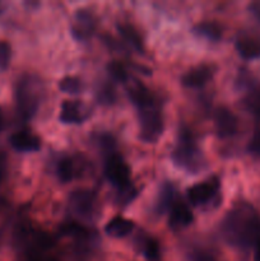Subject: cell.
<instances>
[{"label":"cell","instance_id":"cell-1","mask_svg":"<svg viewBox=\"0 0 260 261\" xmlns=\"http://www.w3.org/2000/svg\"><path fill=\"white\" fill-rule=\"evenodd\" d=\"M222 236L240 250L254 249L260 240V216L249 204H240L222 221Z\"/></svg>","mask_w":260,"mask_h":261},{"label":"cell","instance_id":"cell-2","mask_svg":"<svg viewBox=\"0 0 260 261\" xmlns=\"http://www.w3.org/2000/svg\"><path fill=\"white\" fill-rule=\"evenodd\" d=\"M41 94H42V87L41 82L35 75L22 76L18 81L17 88H15V102H17L18 114L22 119L30 120L35 116L40 106Z\"/></svg>","mask_w":260,"mask_h":261},{"label":"cell","instance_id":"cell-3","mask_svg":"<svg viewBox=\"0 0 260 261\" xmlns=\"http://www.w3.org/2000/svg\"><path fill=\"white\" fill-rule=\"evenodd\" d=\"M171 158L176 166L191 173L200 172L205 167V158L188 132L180 134Z\"/></svg>","mask_w":260,"mask_h":261},{"label":"cell","instance_id":"cell-4","mask_svg":"<svg viewBox=\"0 0 260 261\" xmlns=\"http://www.w3.org/2000/svg\"><path fill=\"white\" fill-rule=\"evenodd\" d=\"M15 244L19 249L31 255V259L41 256L43 251L50 249L54 240L47 233L37 231L30 226H22L15 233Z\"/></svg>","mask_w":260,"mask_h":261},{"label":"cell","instance_id":"cell-5","mask_svg":"<svg viewBox=\"0 0 260 261\" xmlns=\"http://www.w3.org/2000/svg\"><path fill=\"white\" fill-rule=\"evenodd\" d=\"M139 112V125H140V138L147 143L157 142L158 138L162 135L163 124L162 114L158 109L157 103H150L148 106L138 109Z\"/></svg>","mask_w":260,"mask_h":261},{"label":"cell","instance_id":"cell-6","mask_svg":"<svg viewBox=\"0 0 260 261\" xmlns=\"http://www.w3.org/2000/svg\"><path fill=\"white\" fill-rule=\"evenodd\" d=\"M69 206L82 219H91L96 213L97 196L89 190H75L69 198Z\"/></svg>","mask_w":260,"mask_h":261},{"label":"cell","instance_id":"cell-7","mask_svg":"<svg viewBox=\"0 0 260 261\" xmlns=\"http://www.w3.org/2000/svg\"><path fill=\"white\" fill-rule=\"evenodd\" d=\"M221 190V181L218 177H211L208 180L199 182L196 185L188 189V198L191 204L199 205H206L211 203Z\"/></svg>","mask_w":260,"mask_h":261},{"label":"cell","instance_id":"cell-8","mask_svg":"<svg viewBox=\"0 0 260 261\" xmlns=\"http://www.w3.org/2000/svg\"><path fill=\"white\" fill-rule=\"evenodd\" d=\"M105 176L117 189L130 184V168L121 155L110 154L105 165Z\"/></svg>","mask_w":260,"mask_h":261},{"label":"cell","instance_id":"cell-9","mask_svg":"<svg viewBox=\"0 0 260 261\" xmlns=\"http://www.w3.org/2000/svg\"><path fill=\"white\" fill-rule=\"evenodd\" d=\"M97 20L93 13L87 9H81L75 13L73 24H71V35L75 40L84 41L92 37L96 31Z\"/></svg>","mask_w":260,"mask_h":261},{"label":"cell","instance_id":"cell-10","mask_svg":"<svg viewBox=\"0 0 260 261\" xmlns=\"http://www.w3.org/2000/svg\"><path fill=\"white\" fill-rule=\"evenodd\" d=\"M214 125L217 135L222 139L233 137L239 129V121L233 112L227 107H218L214 114Z\"/></svg>","mask_w":260,"mask_h":261},{"label":"cell","instance_id":"cell-11","mask_svg":"<svg viewBox=\"0 0 260 261\" xmlns=\"http://www.w3.org/2000/svg\"><path fill=\"white\" fill-rule=\"evenodd\" d=\"M194 221V216L191 209L183 201H175L170 208L168 214V226L173 231L184 229L190 226Z\"/></svg>","mask_w":260,"mask_h":261},{"label":"cell","instance_id":"cell-12","mask_svg":"<svg viewBox=\"0 0 260 261\" xmlns=\"http://www.w3.org/2000/svg\"><path fill=\"white\" fill-rule=\"evenodd\" d=\"M88 117V110L78 101H64L60 109V120L63 124H82Z\"/></svg>","mask_w":260,"mask_h":261},{"label":"cell","instance_id":"cell-13","mask_svg":"<svg viewBox=\"0 0 260 261\" xmlns=\"http://www.w3.org/2000/svg\"><path fill=\"white\" fill-rule=\"evenodd\" d=\"M213 76V69L209 65H198L181 76V83L188 88H201Z\"/></svg>","mask_w":260,"mask_h":261},{"label":"cell","instance_id":"cell-14","mask_svg":"<svg viewBox=\"0 0 260 261\" xmlns=\"http://www.w3.org/2000/svg\"><path fill=\"white\" fill-rule=\"evenodd\" d=\"M236 50L245 60L260 58V36L242 35L236 41Z\"/></svg>","mask_w":260,"mask_h":261},{"label":"cell","instance_id":"cell-15","mask_svg":"<svg viewBox=\"0 0 260 261\" xmlns=\"http://www.w3.org/2000/svg\"><path fill=\"white\" fill-rule=\"evenodd\" d=\"M83 171V163L78 157H64L59 161L56 173L60 181L69 182L74 178L79 177Z\"/></svg>","mask_w":260,"mask_h":261},{"label":"cell","instance_id":"cell-16","mask_svg":"<svg viewBox=\"0 0 260 261\" xmlns=\"http://www.w3.org/2000/svg\"><path fill=\"white\" fill-rule=\"evenodd\" d=\"M9 142L10 145L18 152H36L41 148L40 139L35 134L24 130L10 135Z\"/></svg>","mask_w":260,"mask_h":261},{"label":"cell","instance_id":"cell-17","mask_svg":"<svg viewBox=\"0 0 260 261\" xmlns=\"http://www.w3.org/2000/svg\"><path fill=\"white\" fill-rule=\"evenodd\" d=\"M127 94H129V98L132 99L133 103L137 106V109H142V107L148 106V105L154 103L155 102L149 89L144 84L137 81L129 84V87H127Z\"/></svg>","mask_w":260,"mask_h":261},{"label":"cell","instance_id":"cell-18","mask_svg":"<svg viewBox=\"0 0 260 261\" xmlns=\"http://www.w3.org/2000/svg\"><path fill=\"white\" fill-rule=\"evenodd\" d=\"M133 229H134V222L124 217H115L105 227L107 236L114 239H124L132 233Z\"/></svg>","mask_w":260,"mask_h":261},{"label":"cell","instance_id":"cell-19","mask_svg":"<svg viewBox=\"0 0 260 261\" xmlns=\"http://www.w3.org/2000/svg\"><path fill=\"white\" fill-rule=\"evenodd\" d=\"M117 30H119L120 36L125 40V42L129 43L130 47H133L138 53H143L144 51V45H143L142 37H140L139 32L132 24L120 23V24H117Z\"/></svg>","mask_w":260,"mask_h":261},{"label":"cell","instance_id":"cell-20","mask_svg":"<svg viewBox=\"0 0 260 261\" xmlns=\"http://www.w3.org/2000/svg\"><path fill=\"white\" fill-rule=\"evenodd\" d=\"M193 32L199 37H204L209 41H219L222 38V28L216 22H200L193 28Z\"/></svg>","mask_w":260,"mask_h":261},{"label":"cell","instance_id":"cell-21","mask_svg":"<svg viewBox=\"0 0 260 261\" xmlns=\"http://www.w3.org/2000/svg\"><path fill=\"white\" fill-rule=\"evenodd\" d=\"M142 252L148 261H161L160 244L152 237H148L142 242Z\"/></svg>","mask_w":260,"mask_h":261},{"label":"cell","instance_id":"cell-22","mask_svg":"<svg viewBox=\"0 0 260 261\" xmlns=\"http://www.w3.org/2000/svg\"><path fill=\"white\" fill-rule=\"evenodd\" d=\"M59 88L61 92L69 94H79L83 91V83L75 76H65L59 82Z\"/></svg>","mask_w":260,"mask_h":261},{"label":"cell","instance_id":"cell-23","mask_svg":"<svg viewBox=\"0 0 260 261\" xmlns=\"http://www.w3.org/2000/svg\"><path fill=\"white\" fill-rule=\"evenodd\" d=\"M107 70L109 74L111 75L112 79L120 82V83H127L129 81V73H127V69L121 61L114 60L107 65Z\"/></svg>","mask_w":260,"mask_h":261},{"label":"cell","instance_id":"cell-24","mask_svg":"<svg viewBox=\"0 0 260 261\" xmlns=\"http://www.w3.org/2000/svg\"><path fill=\"white\" fill-rule=\"evenodd\" d=\"M244 103L250 114H252L256 117H260V86L257 87V88L252 89V91L247 94Z\"/></svg>","mask_w":260,"mask_h":261},{"label":"cell","instance_id":"cell-25","mask_svg":"<svg viewBox=\"0 0 260 261\" xmlns=\"http://www.w3.org/2000/svg\"><path fill=\"white\" fill-rule=\"evenodd\" d=\"M173 203H175V189H173L172 185H166L162 189L160 200H158V209L161 212L166 211V209L170 211Z\"/></svg>","mask_w":260,"mask_h":261},{"label":"cell","instance_id":"cell-26","mask_svg":"<svg viewBox=\"0 0 260 261\" xmlns=\"http://www.w3.org/2000/svg\"><path fill=\"white\" fill-rule=\"evenodd\" d=\"M97 99L102 105H112L116 99V93L111 86H103L97 92Z\"/></svg>","mask_w":260,"mask_h":261},{"label":"cell","instance_id":"cell-27","mask_svg":"<svg viewBox=\"0 0 260 261\" xmlns=\"http://www.w3.org/2000/svg\"><path fill=\"white\" fill-rule=\"evenodd\" d=\"M119 194H117V201H119L121 205H126L129 204L133 199L137 196V190L133 188L132 184H129L127 186H124L121 189H117Z\"/></svg>","mask_w":260,"mask_h":261},{"label":"cell","instance_id":"cell-28","mask_svg":"<svg viewBox=\"0 0 260 261\" xmlns=\"http://www.w3.org/2000/svg\"><path fill=\"white\" fill-rule=\"evenodd\" d=\"M12 59V47L5 41H0V69H7Z\"/></svg>","mask_w":260,"mask_h":261},{"label":"cell","instance_id":"cell-29","mask_svg":"<svg viewBox=\"0 0 260 261\" xmlns=\"http://www.w3.org/2000/svg\"><path fill=\"white\" fill-rule=\"evenodd\" d=\"M189 261H217L213 255L209 252L203 251V250H198V251H193L189 256Z\"/></svg>","mask_w":260,"mask_h":261},{"label":"cell","instance_id":"cell-30","mask_svg":"<svg viewBox=\"0 0 260 261\" xmlns=\"http://www.w3.org/2000/svg\"><path fill=\"white\" fill-rule=\"evenodd\" d=\"M98 143H101L102 147H105L106 149H112L115 147V140L112 139L111 135H101L98 137Z\"/></svg>","mask_w":260,"mask_h":261},{"label":"cell","instance_id":"cell-31","mask_svg":"<svg viewBox=\"0 0 260 261\" xmlns=\"http://www.w3.org/2000/svg\"><path fill=\"white\" fill-rule=\"evenodd\" d=\"M249 10L252 14V17L260 23V2H254L249 5Z\"/></svg>","mask_w":260,"mask_h":261},{"label":"cell","instance_id":"cell-32","mask_svg":"<svg viewBox=\"0 0 260 261\" xmlns=\"http://www.w3.org/2000/svg\"><path fill=\"white\" fill-rule=\"evenodd\" d=\"M4 173H5V166H4V161H3V157L0 155V182L4 178Z\"/></svg>","mask_w":260,"mask_h":261},{"label":"cell","instance_id":"cell-33","mask_svg":"<svg viewBox=\"0 0 260 261\" xmlns=\"http://www.w3.org/2000/svg\"><path fill=\"white\" fill-rule=\"evenodd\" d=\"M254 250H255V257H254V260H255V261H260V240H259V241H257L256 246L254 247Z\"/></svg>","mask_w":260,"mask_h":261},{"label":"cell","instance_id":"cell-34","mask_svg":"<svg viewBox=\"0 0 260 261\" xmlns=\"http://www.w3.org/2000/svg\"><path fill=\"white\" fill-rule=\"evenodd\" d=\"M28 261H58L54 257H45V256H38V257H33V259H30Z\"/></svg>","mask_w":260,"mask_h":261},{"label":"cell","instance_id":"cell-35","mask_svg":"<svg viewBox=\"0 0 260 261\" xmlns=\"http://www.w3.org/2000/svg\"><path fill=\"white\" fill-rule=\"evenodd\" d=\"M4 129V116H3L2 109H0V132Z\"/></svg>","mask_w":260,"mask_h":261},{"label":"cell","instance_id":"cell-36","mask_svg":"<svg viewBox=\"0 0 260 261\" xmlns=\"http://www.w3.org/2000/svg\"><path fill=\"white\" fill-rule=\"evenodd\" d=\"M0 12H2V8H0Z\"/></svg>","mask_w":260,"mask_h":261}]
</instances>
